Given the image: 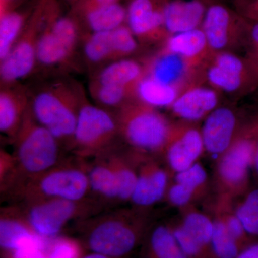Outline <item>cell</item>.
I'll return each mask as SVG.
<instances>
[{"instance_id": "obj_39", "label": "cell", "mask_w": 258, "mask_h": 258, "mask_svg": "<svg viewBox=\"0 0 258 258\" xmlns=\"http://www.w3.org/2000/svg\"><path fill=\"white\" fill-rule=\"evenodd\" d=\"M234 9L249 21H258V0H235Z\"/></svg>"}, {"instance_id": "obj_47", "label": "cell", "mask_w": 258, "mask_h": 258, "mask_svg": "<svg viewBox=\"0 0 258 258\" xmlns=\"http://www.w3.org/2000/svg\"><path fill=\"white\" fill-rule=\"evenodd\" d=\"M254 164H255L256 169L258 172V133L256 136L255 152H254Z\"/></svg>"}, {"instance_id": "obj_8", "label": "cell", "mask_w": 258, "mask_h": 258, "mask_svg": "<svg viewBox=\"0 0 258 258\" xmlns=\"http://www.w3.org/2000/svg\"><path fill=\"white\" fill-rule=\"evenodd\" d=\"M201 28L213 53L245 50L250 22L220 0H206Z\"/></svg>"}, {"instance_id": "obj_2", "label": "cell", "mask_w": 258, "mask_h": 258, "mask_svg": "<svg viewBox=\"0 0 258 258\" xmlns=\"http://www.w3.org/2000/svg\"><path fill=\"white\" fill-rule=\"evenodd\" d=\"M15 171L3 193L45 172L63 160L62 146L48 129L37 121L29 106L15 140Z\"/></svg>"}, {"instance_id": "obj_34", "label": "cell", "mask_w": 258, "mask_h": 258, "mask_svg": "<svg viewBox=\"0 0 258 258\" xmlns=\"http://www.w3.org/2000/svg\"><path fill=\"white\" fill-rule=\"evenodd\" d=\"M213 227L214 225L206 217L200 214H191L186 217L182 228L205 248L211 243Z\"/></svg>"}, {"instance_id": "obj_11", "label": "cell", "mask_w": 258, "mask_h": 258, "mask_svg": "<svg viewBox=\"0 0 258 258\" xmlns=\"http://www.w3.org/2000/svg\"><path fill=\"white\" fill-rule=\"evenodd\" d=\"M168 0H131L126 25L139 42L153 43L169 37L164 28V10Z\"/></svg>"}, {"instance_id": "obj_35", "label": "cell", "mask_w": 258, "mask_h": 258, "mask_svg": "<svg viewBox=\"0 0 258 258\" xmlns=\"http://www.w3.org/2000/svg\"><path fill=\"white\" fill-rule=\"evenodd\" d=\"M237 218L249 235L258 236V189L249 194L239 209Z\"/></svg>"}, {"instance_id": "obj_14", "label": "cell", "mask_w": 258, "mask_h": 258, "mask_svg": "<svg viewBox=\"0 0 258 258\" xmlns=\"http://www.w3.org/2000/svg\"><path fill=\"white\" fill-rule=\"evenodd\" d=\"M199 69L181 56L161 50L146 68L145 76L175 86L181 92L195 82Z\"/></svg>"}, {"instance_id": "obj_36", "label": "cell", "mask_w": 258, "mask_h": 258, "mask_svg": "<svg viewBox=\"0 0 258 258\" xmlns=\"http://www.w3.org/2000/svg\"><path fill=\"white\" fill-rule=\"evenodd\" d=\"M173 235L188 258L200 257L206 249L188 235L182 227L174 231Z\"/></svg>"}, {"instance_id": "obj_16", "label": "cell", "mask_w": 258, "mask_h": 258, "mask_svg": "<svg viewBox=\"0 0 258 258\" xmlns=\"http://www.w3.org/2000/svg\"><path fill=\"white\" fill-rule=\"evenodd\" d=\"M219 98L216 89L195 81L179 93L171 108L180 118L199 120L216 109Z\"/></svg>"}, {"instance_id": "obj_29", "label": "cell", "mask_w": 258, "mask_h": 258, "mask_svg": "<svg viewBox=\"0 0 258 258\" xmlns=\"http://www.w3.org/2000/svg\"><path fill=\"white\" fill-rule=\"evenodd\" d=\"M25 16L11 10L1 13L0 18V62L13 50L25 28Z\"/></svg>"}, {"instance_id": "obj_15", "label": "cell", "mask_w": 258, "mask_h": 258, "mask_svg": "<svg viewBox=\"0 0 258 258\" xmlns=\"http://www.w3.org/2000/svg\"><path fill=\"white\" fill-rule=\"evenodd\" d=\"M30 103V97L19 82L1 84L0 131L14 141Z\"/></svg>"}, {"instance_id": "obj_6", "label": "cell", "mask_w": 258, "mask_h": 258, "mask_svg": "<svg viewBox=\"0 0 258 258\" xmlns=\"http://www.w3.org/2000/svg\"><path fill=\"white\" fill-rule=\"evenodd\" d=\"M119 136L131 145L155 151L165 145L171 135L166 118L154 108L136 98L125 103L114 113Z\"/></svg>"}, {"instance_id": "obj_48", "label": "cell", "mask_w": 258, "mask_h": 258, "mask_svg": "<svg viewBox=\"0 0 258 258\" xmlns=\"http://www.w3.org/2000/svg\"><path fill=\"white\" fill-rule=\"evenodd\" d=\"M68 1H79V0H68Z\"/></svg>"}, {"instance_id": "obj_31", "label": "cell", "mask_w": 258, "mask_h": 258, "mask_svg": "<svg viewBox=\"0 0 258 258\" xmlns=\"http://www.w3.org/2000/svg\"><path fill=\"white\" fill-rule=\"evenodd\" d=\"M113 168L118 183V200H126L132 198L138 176L130 167L121 156L113 148L105 154Z\"/></svg>"}, {"instance_id": "obj_45", "label": "cell", "mask_w": 258, "mask_h": 258, "mask_svg": "<svg viewBox=\"0 0 258 258\" xmlns=\"http://www.w3.org/2000/svg\"><path fill=\"white\" fill-rule=\"evenodd\" d=\"M81 258H113L104 255V254L96 253V252H91L88 254H84Z\"/></svg>"}, {"instance_id": "obj_21", "label": "cell", "mask_w": 258, "mask_h": 258, "mask_svg": "<svg viewBox=\"0 0 258 258\" xmlns=\"http://www.w3.org/2000/svg\"><path fill=\"white\" fill-rule=\"evenodd\" d=\"M145 74V68L137 60L120 59L107 64L92 81L100 84L121 86L135 92L137 85Z\"/></svg>"}, {"instance_id": "obj_17", "label": "cell", "mask_w": 258, "mask_h": 258, "mask_svg": "<svg viewBox=\"0 0 258 258\" xmlns=\"http://www.w3.org/2000/svg\"><path fill=\"white\" fill-rule=\"evenodd\" d=\"M206 7V0H168L164 19L169 36L201 28Z\"/></svg>"}, {"instance_id": "obj_27", "label": "cell", "mask_w": 258, "mask_h": 258, "mask_svg": "<svg viewBox=\"0 0 258 258\" xmlns=\"http://www.w3.org/2000/svg\"><path fill=\"white\" fill-rule=\"evenodd\" d=\"M85 19L92 32L110 31L125 25L127 9L120 3L85 12Z\"/></svg>"}, {"instance_id": "obj_10", "label": "cell", "mask_w": 258, "mask_h": 258, "mask_svg": "<svg viewBox=\"0 0 258 258\" xmlns=\"http://www.w3.org/2000/svg\"><path fill=\"white\" fill-rule=\"evenodd\" d=\"M139 41L128 25L110 31L91 32L83 44V52L92 64L128 58L138 49Z\"/></svg>"}, {"instance_id": "obj_33", "label": "cell", "mask_w": 258, "mask_h": 258, "mask_svg": "<svg viewBox=\"0 0 258 258\" xmlns=\"http://www.w3.org/2000/svg\"><path fill=\"white\" fill-rule=\"evenodd\" d=\"M50 239V244L46 242L43 248L47 258H81L83 255L85 248L79 240L58 236Z\"/></svg>"}, {"instance_id": "obj_40", "label": "cell", "mask_w": 258, "mask_h": 258, "mask_svg": "<svg viewBox=\"0 0 258 258\" xmlns=\"http://www.w3.org/2000/svg\"><path fill=\"white\" fill-rule=\"evenodd\" d=\"M2 255L3 258H47L43 248L38 247H25Z\"/></svg>"}, {"instance_id": "obj_12", "label": "cell", "mask_w": 258, "mask_h": 258, "mask_svg": "<svg viewBox=\"0 0 258 258\" xmlns=\"http://www.w3.org/2000/svg\"><path fill=\"white\" fill-rule=\"evenodd\" d=\"M47 239L37 235L25 220L17 205L2 208L0 215V246L2 253L25 247L44 248Z\"/></svg>"}, {"instance_id": "obj_22", "label": "cell", "mask_w": 258, "mask_h": 258, "mask_svg": "<svg viewBox=\"0 0 258 258\" xmlns=\"http://www.w3.org/2000/svg\"><path fill=\"white\" fill-rule=\"evenodd\" d=\"M255 139H241L233 144L222 161L221 174L227 181L239 183L245 178L247 169L254 160Z\"/></svg>"}, {"instance_id": "obj_49", "label": "cell", "mask_w": 258, "mask_h": 258, "mask_svg": "<svg viewBox=\"0 0 258 258\" xmlns=\"http://www.w3.org/2000/svg\"><path fill=\"white\" fill-rule=\"evenodd\" d=\"M235 1V0H232V2Z\"/></svg>"}, {"instance_id": "obj_38", "label": "cell", "mask_w": 258, "mask_h": 258, "mask_svg": "<svg viewBox=\"0 0 258 258\" xmlns=\"http://www.w3.org/2000/svg\"><path fill=\"white\" fill-rule=\"evenodd\" d=\"M248 39L245 48V57L258 74V21H249Z\"/></svg>"}, {"instance_id": "obj_43", "label": "cell", "mask_w": 258, "mask_h": 258, "mask_svg": "<svg viewBox=\"0 0 258 258\" xmlns=\"http://www.w3.org/2000/svg\"><path fill=\"white\" fill-rule=\"evenodd\" d=\"M81 1L82 3L80 5V8L82 13L93 8L120 3V0H81Z\"/></svg>"}, {"instance_id": "obj_50", "label": "cell", "mask_w": 258, "mask_h": 258, "mask_svg": "<svg viewBox=\"0 0 258 258\" xmlns=\"http://www.w3.org/2000/svg\"><path fill=\"white\" fill-rule=\"evenodd\" d=\"M258 91V88H257V91Z\"/></svg>"}, {"instance_id": "obj_20", "label": "cell", "mask_w": 258, "mask_h": 258, "mask_svg": "<svg viewBox=\"0 0 258 258\" xmlns=\"http://www.w3.org/2000/svg\"><path fill=\"white\" fill-rule=\"evenodd\" d=\"M92 161L86 162L90 189L93 198L103 204L118 200L116 176L106 155L94 158Z\"/></svg>"}, {"instance_id": "obj_42", "label": "cell", "mask_w": 258, "mask_h": 258, "mask_svg": "<svg viewBox=\"0 0 258 258\" xmlns=\"http://www.w3.org/2000/svg\"><path fill=\"white\" fill-rule=\"evenodd\" d=\"M227 227L231 235L240 243L243 240L244 232H246L240 220L237 217H232L227 222Z\"/></svg>"}, {"instance_id": "obj_26", "label": "cell", "mask_w": 258, "mask_h": 258, "mask_svg": "<svg viewBox=\"0 0 258 258\" xmlns=\"http://www.w3.org/2000/svg\"><path fill=\"white\" fill-rule=\"evenodd\" d=\"M180 93L181 90L175 86L144 76L136 88L135 98L153 108L168 107L171 106Z\"/></svg>"}, {"instance_id": "obj_44", "label": "cell", "mask_w": 258, "mask_h": 258, "mask_svg": "<svg viewBox=\"0 0 258 258\" xmlns=\"http://www.w3.org/2000/svg\"><path fill=\"white\" fill-rule=\"evenodd\" d=\"M236 258H258V243L246 247Z\"/></svg>"}, {"instance_id": "obj_13", "label": "cell", "mask_w": 258, "mask_h": 258, "mask_svg": "<svg viewBox=\"0 0 258 258\" xmlns=\"http://www.w3.org/2000/svg\"><path fill=\"white\" fill-rule=\"evenodd\" d=\"M203 68L205 79L217 91L239 95L257 90L258 75L252 68L217 66L210 60Z\"/></svg>"}, {"instance_id": "obj_23", "label": "cell", "mask_w": 258, "mask_h": 258, "mask_svg": "<svg viewBox=\"0 0 258 258\" xmlns=\"http://www.w3.org/2000/svg\"><path fill=\"white\" fill-rule=\"evenodd\" d=\"M166 184L165 173L152 166H147L138 176L131 199L139 206H149L162 198Z\"/></svg>"}, {"instance_id": "obj_4", "label": "cell", "mask_w": 258, "mask_h": 258, "mask_svg": "<svg viewBox=\"0 0 258 258\" xmlns=\"http://www.w3.org/2000/svg\"><path fill=\"white\" fill-rule=\"evenodd\" d=\"M124 213L110 212L77 222L79 241L91 252L123 258L132 252L142 236V227Z\"/></svg>"}, {"instance_id": "obj_3", "label": "cell", "mask_w": 258, "mask_h": 258, "mask_svg": "<svg viewBox=\"0 0 258 258\" xmlns=\"http://www.w3.org/2000/svg\"><path fill=\"white\" fill-rule=\"evenodd\" d=\"M90 194L87 162L76 157L25 180L8 195L17 203H23L47 199L79 201L89 198Z\"/></svg>"}, {"instance_id": "obj_5", "label": "cell", "mask_w": 258, "mask_h": 258, "mask_svg": "<svg viewBox=\"0 0 258 258\" xmlns=\"http://www.w3.org/2000/svg\"><path fill=\"white\" fill-rule=\"evenodd\" d=\"M15 205L37 235L50 239L58 236L71 222L77 223L98 215L104 204L89 197L79 201L47 199Z\"/></svg>"}, {"instance_id": "obj_18", "label": "cell", "mask_w": 258, "mask_h": 258, "mask_svg": "<svg viewBox=\"0 0 258 258\" xmlns=\"http://www.w3.org/2000/svg\"><path fill=\"white\" fill-rule=\"evenodd\" d=\"M162 50L181 56L200 69L213 54L201 28L170 35Z\"/></svg>"}, {"instance_id": "obj_32", "label": "cell", "mask_w": 258, "mask_h": 258, "mask_svg": "<svg viewBox=\"0 0 258 258\" xmlns=\"http://www.w3.org/2000/svg\"><path fill=\"white\" fill-rule=\"evenodd\" d=\"M211 244L217 258H236L240 253L239 242L231 235L227 225L217 222L214 225Z\"/></svg>"}, {"instance_id": "obj_28", "label": "cell", "mask_w": 258, "mask_h": 258, "mask_svg": "<svg viewBox=\"0 0 258 258\" xmlns=\"http://www.w3.org/2000/svg\"><path fill=\"white\" fill-rule=\"evenodd\" d=\"M144 258H188L175 237L164 227L153 231L148 241Z\"/></svg>"}, {"instance_id": "obj_25", "label": "cell", "mask_w": 258, "mask_h": 258, "mask_svg": "<svg viewBox=\"0 0 258 258\" xmlns=\"http://www.w3.org/2000/svg\"><path fill=\"white\" fill-rule=\"evenodd\" d=\"M74 50L75 47L54 33L45 22L37 44V63L44 66L60 64L66 62Z\"/></svg>"}, {"instance_id": "obj_37", "label": "cell", "mask_w": 258, "mask_h": 258, "mask_svg": "<svg viewBox=\"0 0 258 258\" xmlns=\"http://www.w3.org/2000/svg\"><path fill=\"white\" fill-rule=\"evenodd\" d=\"M206 179V174L203 168L199 164L191 166L188 169L180 171L176 176L179 184L184 185L193 189L203 184Z\"/></svg>"}, {"instance_id": "obj_46", "label": "cell", "mask_w": 258, "mask_h": 258, "mask_svg": "<svg viewBox=\"0 0 258 258\" xmlns=\"http://www.w3.org/2000/svg\"><path fill=\"white\" fill-rule=\"evenodd\" d=\"M13 0H1V13L9 10V3Z\"/></svg>"}, {"instance_id": "obj_30", "label": "cell", "mask_w": 258, "mask_h": 258, "mask_svg": "<svg viewBox=\"0 0 258 258\" xmlns=\"http://www.w3.org/2000/svg\"><path fill=\"white\" fill-rule=\"evenodd\" d=\"M90 91L98 106L108 110L115 111L125 103L135 98V92L129 88L112 85L100 84L91 82Z\"/></svg>"}, {"instance_id": "obj_19", "label": "cell", "mask_w": 258, "mask_h": 258, "mask_svg": "<svg viewBox=\"0 0 258 258\" xmlns=\"http://www.w3.org/2000/svg\"><path fill=\"white\" fill-rule=\"evenodd\" d=\"M235 126L236 117L232 110L227 107L216 108L204 124V145L212 153L224 152L231 143Z\"/></svg>"}, {"instance_id": "obj_9", "label": "cell", "mask_w": 258, "mask_h": 258, "mask_svg": "<svg viewBox=\"0 0 258 258\" xmlns=\"http://www.w3.org/2000/svg\"><path fill=\"white\" fill-rule=\"evenodd\" d=\"M45 10L42 5L37 8L13 50L4 60L0 62L1 84L19 82L35 69L37 44L46 22L47 13Z\"/></svg>"}, {"instance_id": "obj_41", "label": "cell", "mask_w": 258, "mask_h": 258, "mask_svg": "<svg viewBox=\"0 0 258 258\" xmlns=\"http://www.w3.org/2000/svg\"><path fill=\"white\" fill-rule=\"evenodd\" d=\"M192 191L193 189L187 186L179 184L171 188L169 197L173 203L178 205H184L189 201Z\"/></svg>"}, {"instance_id": "obj_1", "label": "cell", "mask_w": 258, "mask_h": 258, "mask_svg": "<svg viewBox=\"0 0 258 258\" xmlns=\"http://www.w3.org/2000/svg\"><path fill=\"white\" fill-rule=\"evenodd\" d=\"M86 100L77 83L59 80L30 96V108L37 121L53 134L62 149L71 150L80 110Z\"/></svg>"}, {"instance_id": "obj_7", "label": "cell", "mask_w": 258, "mask_h": 258, "mask_svg": "<svg viewBox=\"0 0 258 258\" xmlns=\"http://www.w3.org/2000/svg\"><path fill=\"white\" fill-rule=\"evenodd\" d=\"M118 136L114 113L86 100L80 110L71 151L83 160L94 159L115 148Z\"/></svg>"}, {"instance_id": "obj_24", "label": "cell", "mask_w": 258, "mask_h": 258, "mask_svg": "<svg viewBox=\"0 0 258 258\" xmlns=\"http://www.w3.org/2000/svg\"><path fill=\"white\" fill-rule=\"evenodd\" d=\"M203 146V136L198 131H186L169 149L168 156L171 167L179 172L188 169L200 156Z\"/></svg>"}]
</instances>
